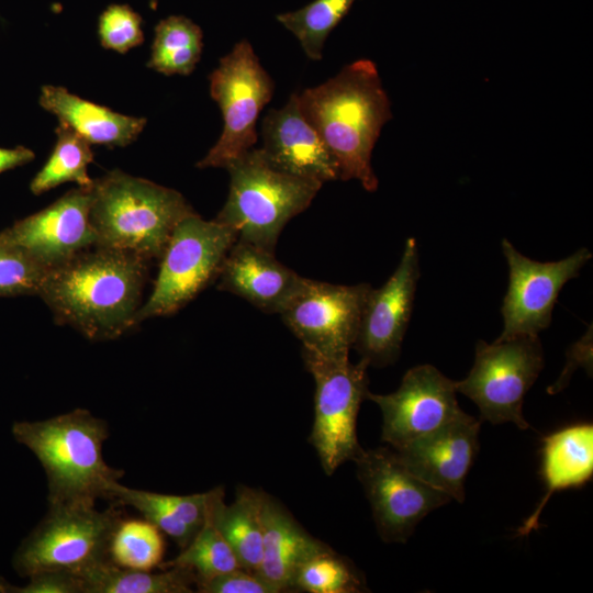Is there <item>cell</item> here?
<instances>
[{
    "instance_id": "6da1fadb",
    "label": "cell",
    "mask_w": 593,
    "mask_h": 593,
    "mask_svg": "<svg viewBox=\"0 0 593 593\" xmlns=\"http://www.w3.org/2000/svg\"><path fill=\"white\" fill-rule=\"evenodd\" d=\"M148 259L93 246L47 270L38 296L58 324L90 340L115 339L136 326Z\"/></svg>"
},
{
    "instance_id": "7a4b0ae2",
    "label": "cell",
    "mask_w": 593,
    "mask_h": 593,
    "mask_svg": "<svg viewBox=\"0 0 593 593\" xmlns=\"http://www.w3.org/2000/svg\"><path fill=\"white\" fill-rule=\"evenodd\" d=\"M299 105L334 155L340 180H358L370 192L378 188L371 154L390 102L376 65L359 59L327 81L299 93Z\"/></svg>"
},
{
    "instance_id": "3957f363",
    "label": "cell",
    "mask_w": 593,
    "mask_h": 593,
    "mask_svg": "<svg viewBox=\"0 0 593 593\" xmlns=\"http://www.w3.org/2000/svg\"><path fill=\"white\" fill-rule=\"evenodd\" d=\"M12 435L41 462L48 505L96 506L98 499L109 500L112 486L124 475L103 458L110 435L107 422L86 409L44 421L15 422Z\"/></svg>"
},
{
    "instance_id": "277c9868",
    "label": "cell",
    "mask_w": 593,
    "mask_h": 593,
    "mask_svg": "<svg viewBox=\"0 0 593 593\" xmlns=\"http://www.w3.org/2000/svg\"><path fill=\"white\" fill-rule=\"evenodd\" d=\"M90 223L96 246L159 259L176 225L193 209L183 195L115 169L94 179Z\"/></svg>"
},
{
    "instance_id": "5b68a950",
    "label": "cell",
    "mask_w": 593,
    "mask_h": 593,
    "mask_svg": "<svg viewBox=\"0 0 593 593\" xmlns=\"http://www.w3.org/2000/svg\"><path fill=\"white\" fill-rule=\"evenodd\" d=\"M225 169L230 191L215 221L231 227L237 239L275 253L286 224L309 208L323 183L282 172L259 148H251Z\"/></svg>"
},
{
    "instance_id": "8992f818",
    "label": "cell",
    "mask_w": 593,
    "mask_h": 593,
    "mask_svg": "<svg viewBox=\"0 0 593 593\" xmlns=\"http://www.w3.org/2000/svg\"><path fill=\"white\" fill-rule=\"evenodd\" d=\"M237 240L236 233L195 212L175 227L159 260L152 293L139 307L135 322L172 315L217 278L224 258Z\"/></svg>"
},
{
    "instance_id": "52a82bcc",
    "label": "cell",
    "mask_w": 593,
    "mask_h": 593,
    "mask_svg": "<svg viewBox=\"0 0 593 593\" xmlns=\"http://www.w3.org/2000/svg\"><path fill=\"white\" fill-rule=\"evenodd\" d=\"M123 518L118 505H48V511L14 552L12 567L23 578L44 571L77 572L109 559L111 536Z\"/></svg>"
},
{
    "instance_id": "ba28073f",
    "label": "cell",
    "mask_w": 593,
    "mask_h": 593,
    "mask_svg": "<svg viewBox=\"0 0 593 593\" xmlns=\"http://www.w3.org/2000/svg\"><path fill=\"white\" fill-rule=\"evenodd\" d=\"M306 370L315 382L314 421L309 441L317 452L326 475L346 461H355L363 449L356 424L369 392L368 362L332 360L302 349Z\"/></svg>"
},
{
    "instance_id": "9c48e42d",
    "label": "cell",
    "mask_w": 593,
    "mask_h": 593,
    "mask_svg": "<svg viewBox=\"0 0 593 593\" xmlns=\"http://www.w3.org/2000/svg\"><path fill=\"white\" fill-rule=\"evenodd\" d=\"M209 80L210 94L223 115V131L197 166L226 168L257 143V120L272 98L275 83L245 38L220 59Z\"/></svg>"
},
{
    "instance_id": "30bf717a",
    "label": "cell",
    "mask_w": 593,
    "mask_h": 593,
    "mask_svg": "<svg viewBox=\"0 0 593 593\" xmlns=\"http://www.w3.org/2000/svg\"><path fill=\"white\" fill-rule=\"evenodd\" d=\"M538 336L488 344L478 340L474 363L468 376L456 381L457 392L472 400L481 418L492 424L514 423L529 427L523 416L524 398L544 368Z\"/></svg>"
},
{
    "instance_id": "8fae6325",
    "label": "cell",
    "mask_w": 593,
    "mask_h": 593,
    "mask_svg": "<svg viewBox=\"0 0 593 593\" xmlns=\"http://www.w3.org/2000/svg\"><path fill=\"white\" fill-rule=\"evenodd\" d=\"M354 462L377 530L385 542H406L428 513L452 500L413 473L395 450L363 449Z\"/></svg>"
},
{
    "instance_id": "7c38bea8",
    "label": "cell",
    "mask_w": 593,
    "mask_h": 593,
    "mask_svg": "<svg viewBox=\"0 0 593 593\" xmlns=\"http://www.w3.org/2000/svg\"><path fill=\"white\" fill-rule=\"evenodd\" d=\"M370 288L369 283L345 286L306 278L280 316L302 349L332 360L348 359Z\"/></svg>"
},
{
    "instance_id": "4fadbf2b",
    "label": "cell",
    "mask_w": 593,
    "mask_h": 593,
    "mask_svg": "<svg viewBox=\"0 0 593 593\" xmlns=\"http://www.w3.org/2000/svg\"><path fill=\"white\" fill-rule=\"evenodd\" d=\"M501 247L508 266V286L501 306L504 326L495 342L538 336L551 324L563 286L580 275L593 255L582 247L561 260L541 262L522 255L506 238Z\"/></svg>"
},
{
    "instance_id": "5bb4252c",
    "label": "cell",
    "mask_w": 593,
    "mask_h": 593,
    "mask_svg": "<svg viewBox=\"0 0 593 593\" xmlns=\"http://www.w3.org/2000/svg\"><path fill=\"white\" fill-rule=\"evenodd\" d=\"M456 393V381L433 365H419L405 372L396 391L389 394L369 391L367 399L381 410V439L400 449L463 415Z\"/></svg>"
},
{
    "instance_id": "9a60e30c",
    "label": "cell",
    "mask_w": 593,
    "mask_h": 593,
    "mask_svg": "<svg viewBox=\"0 0 593 593\" xmlns=\"http://www.w3.org/2000/svg\"><path fill=\"white\" fill-rule=\"evenodd\" d=\"M421 277L417 243L410 237L398 267L387 282L370 288L354 348L369 366L382 368L399 358Z\"/></svg>"
},
{
    "instance_id": "2e32d148",
    "label": "cell",
    "mask_w": 593,
    "mask_h": 593,
    "mask_svg": "<svg viewBox=\"0 0 593 593\" xmlns=\"http://www.w3.org/2000/svg\"><path fill=\"white\" fill-rule=\"evenodd\" d=\"M91 187L68 191L0 233L47 270L66 262L97 244L89 216Z\"/></svg>"
},
{
    "instance_id": "e0dca14e",
    "label": "cell",
    "mask_w": 593,
    "mask_h": 593,
    "mask_svg": "<svg viewBox=\"0 0 593 593\" xmlns=\"http://www.w3.org/2000/svg\"><path fill=\"white\" fill-rule=\"evenodd\" d=\"M260 152L278 170L324 183L339 179L337 161L299 105V93L280 109H271L261 123Z\"/></svg>"
},
{
    "instance_id": "ac0fdd59",
    "label": "cell",
    "mask_w": 593,
    "mask_h": 593,
    "mask_svg": "<svg viewBox=\"0 0 593 593\" xmlns=\"http://www.w3.org/2000/svg\"><path fill=\"white\" fill-rule=\"evenodd\" d=\"M480 422L465 413L439 430L394 449L417 477L462 503L466 478L479 450Z\"/></svg>"
},
{
    "instance_id": "d6986e66",
    "label": "cell",
    "mask_w": 593,
    "mask_h": 593,
    "mask_svg": "<svg viewBox=\"0 0 593 593\" xmlns=\"http://www.w3.org/2000/svg\"><path fill=\"white\" fill-rule=\"evenodd\" d=\"M217 289L236 294L266 313L280 314L305 279L275 253L237 239L223 260Z\"/></svg>"
},
{
    "instance_id": "ffe728a7",
    "label": "cell",
    "mask_w": 593,
    "mask_h": 593,
    "mask_svg": "<svg viewBox=\"0 0 593 593\" xmlns=\"http://www.w3.org/2000/svg\"><path fill=\"white\" fill-rule=\"evenodd\" d=\"M262 559L255 573L276 593L295 592L301 566L332 547L309 534L273 496L265 493Z\"/></svg>"
},
{
    "instance_id": "44dd1931",
    "label": "cell",
    "mask_w": 593,
    "mask_h": 593,
    "mask_svg": "<svg viewBox=\"0 0 593 593\" xmlns=\"http://www.w3.org/2000/svg\"><path fill=\"white\" fill-rule=\"evenodd\" d=\"M541 473L546 492L532 515L519 527L527 536L537 529L540 513L551 495L560 490L581 486L593 474V425L574 424L542 439Z\"/></svg>"
},
{
    "instance_id": "7402d4cb",
    "label": "cell",
    "mask_w": 593,
    "mask_h": 593,
    "mask_svg": "<svg viewBox=\"0 0 593 593\" xmlns=\"http://www.w3.org/2000/svg\"><path fill=\"white\" fill-rule=\"evenodd\" d=\"M40 105L88 143L110 148L131 144L146 124L144 118L114 112L57 86L42 87Z\"/></svg>"
},
{
    "instance_id": "603a6c76",
    "label": "cell",
    "mask_w": 593,
    "mask_h": 593,
    "mask_svg": "<svg viewBox=\"0 0 593 593\" xmlns=\"http://www.w3.org/2000/svg\"><path fill=\"white\" fill-rule=\"evenodd\" d=\"M265 493L243 484L235 499L224 503L222 486L212 489L210 518L234 551L240 568L255 572L262 559Z\"/></svg>"
},
{
    "instance_id": "cb8c5ba5",
    "label": "cell",
    "mask_w": 593,
    "mask_h": 593,
    "mask_svg": "<svg viewBox=\"0 0 593 593\" xmlns=\"http://www.w3.org/2000/svg\"><path fill=\"white\" fill-rule=\"evenodd\" d=\"M75 573L81 581L82 593H191L197 581L194 572L188 568L141 571L122 568L110 558Z\"/></svg>"
},
{
    "instance_id": "d4e9b609",
    "label": "cell",
    "mask_w": 593,
    "mask_h": 593,
    "mask_svg": "<svg viewBox=\"0 0 593 593\" xmlns=\"http://www.w3.org/2000/svg\"><path fill=\"white\" fill-rule=\"evenodd\" d=\"M202 30L183 15H170L155 27L147 67L164 74L190 75L200 60Z\"/></svg>"
},
{
    "instance_id": "484cf974",
    "label": "cell",
    "mask_w": 593,
    "mask_h": 593,
    "mask_svg": "<svg viewBox=\"0 0 593 593\" xmlns=\"http://www.w3.org/2000/svg\"><path fill=\"white\" fill-rule=\"evenodd\" d=\"M57 141L54 149L30 184L31 192L40 195L65 182L90 188L93 180L88 165L93 160L91 144L64 124L55 130Z\"/></svg>"
},
{
    "instance_id": "4316f807",
    "label": "cell",
    "mask_w": 593,
    "mask_h": 593,
    "mask_svg": "<svg viewBox=\"0 0 593 593\" xmlns=\"http://www.w3.org/2000/svg\"><path fill=\"white\" fill-rule=\"evenodd\" d=\"M165 548L161 530L154 524L122 518L111 536L109 558L122 568L152 571L163 562Z\"/></svg>"
},
{
    "instance_id": "83f0119b",
    "label": "cell",
    "mask_w": 593,
    "mask_h": 593,
    "mask_svg": "<svg viewBox=\"0 0 593 593\" xmlns=\"http://www.w3.org/2000/svg\"><path fill=\"white\" fill-rule=\"evenodd\" d=\"M355 0H314L303 8L277 15V21L299 41L312 60L323 56L328 34L346 15Z\"/></svg>"
},
{
    "instance_id": "f1b7e54d",
    "label": "cell",
    "mask_w": 593,
    "mask_h": 593,
    "mask_svg": "<svg viewBox=\"0 0 593 593\" xmlns=\"http://www.w3.org/2000/svg\"><path fill=\"white\" fill-rule=\"evenodd\" d=\"M171 567L192 570L197 581L208 580L240 568L231 546L212 523L210 511L205 524L189 545L181 549L177 557L161 562L158 568L163 570Z\"/></svg>"
},
{
    "instance_id": "f546056e",
    "label": "cell",
    "mask_w": 593,
    "mask_h": 593,
    "mask_svg": "<svg viewBox=\"0 0 593 593\" xmlns=\"http://www.w3.org/2000/svg\"><path fill=\"white\" fill-rule=\"evenodd\" d=\"M294 588L295 592L309 593H357L367 589L361 573L333 548L301 566Z\"/></svg>"
},
{
    "instance_id": "4dcf8cb0",
    "label": "cell",
    "mask_w": 593,
    "mask_h": 593,
    "mask_svg": "<svg viewBox=\"0 0 593 593\" xmlns=\"http://www.w3.org/2000/svg\"><path fill=\"white\" fill-rule=\"evenodd\" d=\"M108 501L118 506L137 510L145 519L168 535L181 549L197 535L176 514L167 494L132 489L118 482L112 486Z\"/></svg>"
},
{
    "instance_id": "1f68e13d",
    "label": "cell",
    "mask_w": 593,
    "mask_h": 593,
    "mask_svg": "<svg viewBox=\"0 0 593 593\" xmlns=\"http://www.w3.org/2000/svg\"><path fill=\"white\" fill-rule=\"evenodd\" d=\"M47 269L0 233V298L38 295Z\"/></svg>"
},
{
    "instance_id": "d6a6232c",
    "label": "cell",
    "mask_w": 593,
    "mask_h": 593,
    "mask_svg": "<svg viewBox=\"0 0 593 593\" xmlns=\"http://www.w3.org/2000/svg\"><path fill=\"white\" fill-rule=\"evenodd\" d=\"M98 34L104 48L126 53L144 41L142 18L128 4H111L99 16Z\"/></svg>"
},
{
    "instance_id": "836d02e7",
    "label": "cell",
    "mask_w": 593,
    "mask_h": 593,
    "mask_svg": "<svg viewBox=\"0 0 593 593\" xmlns=\"http://www.w3.org/2000/svg\"><path fill=\"white\" fill-rule=\"evenodd\" d=\"M195 589L200 593H276L255 572L243 568L197 581Z\"/></svg>"
},
{
    "instance_id": "e575fe53",
    "label": "cell",
    "mask_w": 593,
    "mask_h": 593,
    "mask_svg": "<svg viewBox=\"0 0 593 593\" xmlns=\"http://www.w3.org/2000/svg\"><path fill=\"white\" fill-rule=\"evenodd\" d=\"M29 579L22 586L8 583L5 593H82L79 577L70 571H44Z\"/></svg>"
},
{
    "instance_id": "d590c367",
    "label": "cell",
    "mask_w": 593,
    "mask_h": 593,
    "mask_svg": "<svg viewBox=\"0 0 593 593\" xmlns=\"http://www.w3.org/2000/svg\"><path fill=\"white\" fill-rule=\"evenodd\" d=\"M580 367H584L586 371H590V374L592 372V325H590L586 333L575 343L573 344L570 349L568 350V362L567 366L557 380L555 384H552L548 392L550 394H555L562 390L570 380V376L572 372Z\"/></svg>"
},
{
    "instance_id": "8d00e7d4",
    "label": "cell",
    "mask_w": 593,
    "mask_h": 593,
    "mask_svg": "<svg viewBox=\"0 0 593 593\" xmlns=\"http://www.w3.org/2000/svg\"><path fill=\"white\" fill-rule=\"evenodd\" d=\"M34 158V152L24 146L14 148L0 147V174L26 165Z\"/></svg>"
},
{
    "instance_id": "74e56055",
    "label": "cell",
    "mask_w": 593,
    "mask_h": 593,
    "mask_svg": "<svg viewBox=\"0 0 593 593\" xmlns=\"http://www.w3.org/2000/svg\"><path fill=\"white\" fill-rule=\"evenodd\" d=\"M8 581L3 578H0V593H5Z\"/></svg>"
},
{
    "instance_id": "f35d334b",
    "label": "cell",
    "mask_w": 593,
    "mask_h": 593,
    "mask_svg": "<svg viewBox=\"0 0 593 593\" xmlns=\"http://www.w3.org/2000/svg\"><path fill=\"white\" fill-rule=\"evenodd\" d=\"M149 7H150V9L156 10L157 9V0H149Z\"/></svg>"
}]
</instances>
